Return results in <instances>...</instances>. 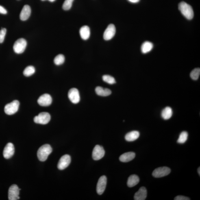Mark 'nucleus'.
Instances as JSON below:
<instances>
[{
    "mask_svg": "<svg viewBox=\"0 0 200 200\" xmlns=\"http://www.w3.org/2000/svg\"><path fill=\"white\" fill-rule=\"evenodd\" d=\"M68 96L72 103L77 104L80 100V96L78 90L77 88H72L68 92Z\"/></svg>",
    "mask_w": 200,
    "mask_h": 200,
    "instance_id": "obj_10",
    "label": "nucleus"
},
{
    "mask_svg": "<svg viewBox=\"0 0 200 200\" xmlns=\"http://www.w3.org/2000/svg\"><path fill=\"white\" fill-rule=\"evenodd\" d=\"M135 157V153L133 152H128L123 154L119 157V160L121 162H129Z\"/></svg>",
    "mask_w": 200,
    "mask_h": 200,
    "instance_id": "obj_18",
    "label": "nucleus"
},
{
    "mask_svg": "<svg viewBox=\"0 0 200 200\" xmlns=\"http://www.w3.org/2000/svg\"><path fill=\"white\" fill-rule=\"evenodd\" d=\"M35 68L32 66H29L27 67L24 70L23 75L26 77H30L35 73Z\"/></svg>",
    "mask_w": 200,
    "mask_h": 200,
    "instance_id": "obj_24",
    "label": "nucleus"
},
{
    "mask_svg": "<svg viewBox=\"0 0 200 200\" xmlns=\"http://www.w3.org/2000/svg\"><path fill=\"white\" fill-rule=\"evenodd\" d=\"M106 183L107 178L106 176H102L100 177L96 187V191L99 195L103 193L106 187Z\"/></svg>",
    "mask_w": 200,
    "mask_h": 200,
    "instance_id": "obj_12",
    "label": "nucleus"
},
{
    "mask_svg": "<svg viewBox=\"0 0 200 200\" xmlns=\"http://www.w3.org/2000/svg\"><path fill=\"white\" fill-rule=\"evenodd\" d=\"M51 117L49 113L43 112L40 113L38 115L35 116L34 121L35 123L46 125L50 121Z\"/></svg>",
    "mask_w": 200,
    "mask_h": 200,
    "instance_id": "obj_5",
    "label": "nucleus"
},
{
    "mask_svg": "<svg viewBox=\"0 0 200 200\" xmlns=\"http://www.w3.org/2000/svg\"><path fill=\"white\" fill-rule=\"evenodd\" d=\"M52 151V149L49 144H45L41 146L37 152V156L39 160L42 162L45 161L47 160L48 156Z\"/></svg>",
    "mask_w": 200,
    "mask_h": 200,
    "instance_id": "obj_2",
    "label": "nucleus"
},
{
    "mask_svg": "<svg viewBox=\"0 0 200 200\" xmlns=\"http://www.w3.org/2000/svg\"><path fill=\"white\" fill-rule=\"evenodd\" d=\"M198 173L199 174V175L200 176V167L198 168Z\"/></svg>",
    "mask_w": 200,
    "mask_h": 200,
    "instance_id": "obj_34",
    "label": "nucleus"
},
{
    "mask_svg": "<svg viewBox=\"0 0 200 200\" xmlns=\"http://www.w3.org/2000/svg\"><path fill=\"white\" fill-rule=\"evenodd\" d=\"M140 136L138 131H132L127 133L125 135V140L128 142H132L136 140Z\"/></svg>",
    "mask_w": 200,
    "mask_h": 200,
    "instance_id": "obj_19",
    "label": "nucleus"
},
{
    "mask_svg": "<svg viewBox=\"0 0 200 200\" xmlns=\"http://www.w3.org/2000/svg\"><path fill=\"white\" fill-rule=\"evenodd\" d=\"M17 185H13L9 188L8 199L9 200H17L20 199L19 190Z\"/></svg>",
    "mask_w": 200,
    "mask_h": 200,
    "instance_id": "obj_6",
    "label": "nucleus"
},
{
    "mask_svg": "<svg viewBox=\"0 0 200 200\" xmlns=\"http://www.w3.org/2000/svg\"><path fill=\"white\" fill-rule=\"evenodd\" d=\"M27 46V41L23 38H20L15 42L13 49L16 53L21 54L25 51Z\"/></svg>",
    "mask_w": 200,
    "mask_h": 200,
    "instance_id": "obj_3",
    "label": "nucleus"
},
{
    "mask_svg": "<svg viewBox=\"0 0 200 200\" xmlns=\"http://www.w3.org/2000/svg\"><path fill=\"white\" fill-rule=\"evenodd\" d=\"M65 58L64 55L59 54L56 56L54 59V62L56 65H60L64 64L65 62Z\"/></svg>",
    "mask_w": 200,
    "mask_h": 200,
    "instance_id": "obj_26",
    "label": "nucleus"
},
{
    "mask_svg": "<svg viewBox=\"0 0 200 200\" xmlns=\"http://www.w3.org/2000/svg\"><path fill=\"white\" fill-rule=\"evenodd\" d=\"M129 2L132 3H137L140 2V0H128Z\"/></svg>",
    "mask_w": 200,
    "mask_h": 200,
    "instance_id": "obj_33",
    "label": "nucleus"
},
{
    "mask_svg": "<svg viewBox=\"0 0 200 200\" xmlns=\"http://www.w3.org/2000/svg\"><path fill=\"white\" fill-rule=\"evenodd\" d=\"M52 98L48 94H44L41 96L38 100L39 105L43 106H47L51 105L52 103Z\"/></svg>",
    "mask_w": 200,
    "mask_h": 200,
    "instance_id": "obj_13",
    "label": "nucleus"
},
{
    "mask_svg": "<svg viewBox=\"0 0 200 200\" xmlns=\"http://www.w3.org/2000/svg\"><path fill=\"white\" fill-rule=\"evenodd\" d=\"M200 75V69L197 68L194 69L190 73L191 78L194 80H197L199 78Z\"/></svg>",
    "mask_w": 200,
    "mask_h": 200,
    "instance_id": "obj_27",
    "label": "nucleus"
},
{
    "mask_svg": "<svg viewBox=\"0 0 200 200\" xmlns=\"http://www.w3.org/2000/svg\"><path fill=\"white\" fill-rule=\"evenodd\" d=\"M74 0H65L62 5V8L65 10H68L71 8Z\"/></svg>",
    "mask_w": 200,
    "mask_h": 200,
    "instance_id": "obj_29",
    "label": "nucleus"
},
{
    "mask_svg": "<svg viewBox=\"0 0 200 200\" xmlns=\"http://www.w3.org/2000/svg\"><path fill=\"white\" fill-rule=\"evenodd\" d=\"M79 33L81 39L84 40H88L90 35V27L86 25L83 26L80 29Z\"/></svg>",
    "mask_w": 200,
    "mask_h": 200,
    "instance_id": "obj_17",
    "label": "nucleus"
},
{
    "mask_svg": "<svg viewBox=\"0 0 200 200\" xmlns=\"http://www.w3.org/2000/svg\"><path fill=\"white\" fill-rule=\"evenodd\" d=\"M188 133L186 131H183L179 135L177 140L178 143L182 144L186 141L188 137Z\"/></svg>",
    "mask_w": 200,
    "mask_h": 200,
    "instance_id": "obj_25",
    "label": "nucleus"
},
{
    "mask_svg": "<svg viewBox=\"0 0 200 200\" xmlns=\"http://www.w3.org/2000/svg\"><path fill=\"white\" fill-rule=\"evenodd\" d=\"M41 1H45V0H41ZM48 1H49L50 2H53L55 1L56 0H48Z\"/></svg>",
    "mask_w": 200,
    "mask_h": 200,
    "instance_id": "obj_35",
    "label": "nucleus"
},
{
    "mask_svg": "<svg viewBox=\"0 0 200 200\" xmlns=\"http://www.w3.org/2000/svg\"><path fill=\"white\" fill-rule=\"evenodd\" d=\"M116 33V28L114 24H111L108 26L103 33V38L105 40H111Z\"/></svg>",
    "mask_w": 200,
    "mask_h": 200,
    "instance_id": "obj_9",
    "label": "nucleus"
},
{
    "mask_svg": "<svg viewBox=\"0 0 200 200\" xmlns=\"http://www.w3.org/2000/svg\"><path fill=\"white\" fill-rule=\"evenodd\" d=\"M71 162V157L69 155H65L61 157L59 160L57 168L59 170H62L65 169L69 165Z\"/></svg>",
    "mask_w": 200,
    "mask_h": 200,
    "instance_id": "obj_11",
    "label": "nucleus"
},
{
    "mask_svg": "<svg viewBox=\"0 0 200 200\" xmlns=\"http://www.w3.org/2000/svg\"><path fill=\"white\" fill-rule=\"evenodd\" d=\"M179 9L187 19L191 20L194 18L193 9L190 5L184 2H181L179 5Z\"/></svg>",
    "mask_w": 200,
    "mask_h": 200,
    "instance_id": "obj_1",
    "label": "nucleus"
},
{
    "mask_svg": "<svg viewBox=\"0 0 200 200\" xmlns=\"http://www.w3.org/2000/svg\"><path fill=\"white\" fill-rule=\"evenodd\" d=\"M173 112L171 108L169 107H166L163 109L161 113V116L165 120H168L171 118Z\"/></svg>",
    "mask_w": 200,
    "mask_h": 200,
    "instance_id": "obj_22",
    "label": "nucleus"
},
{
    "mask_svg": "<svg viewBox=\"0 0 200 200\" xmlns=\"http://www.w3.org/2000/svg\"><path fill=\"white\" fill-rule=\"evenodd\" d=\"M31 12V8L28 5L24 6L20 13V19L23 21L27 20L30 16Z\"/></svg>",
    "mask_w": 200,
    "mask_h": 200,
    "instance_id": "obj_15",
    "label": "nucleus"
},
{
    "mask_svg": "<svg viewBox=\"0 0 200 200\" xmlns=\"http://www.w3.org/2000/svg\"><path fill=\"white\" fill-rule=\"evenodd\" d=\"M15 152V148L14 144L11 143H9L6 144L4 149L3 156L4 158L9 159L14 155Z\"/></svg>",
    "mask_w": 200,
    "mask_h": 200,
    "instance_id": "obj_14",
    "label": "nucleus"
},
{
    "mask_svg": "<svg viewBox=\"0 0 200 200\" xmlns=\"http://www.w3.org/2000/svg\"><path fill=\"white\" fill-rule=\"evenodd\" d=\"M19 105V102L17 100H15L12 102L7 104L5 107V113L8 115L15 114L18 110Z\"/></svg>",
    "mask_w": 200,
    "mask_h": 200,
    "instance_id": "obj_4",
    "label": "nucleus"
},
{
    "mask_svg": "<svg viewBox=\"0 0 200 200\" xmlns=\"http://www.w3.org/2000/svg\"><path fill=\"white\" fill-rule=\"evenodd\" d=\"M153 46V44L151 42L146 41L144 42L141 48L142 53L145 54L149 52L152 49Z\"/></svg>",
    "mask_w": 200,
    "mask_h": 200,
    "instance_id": "obj_23",
    "label": "nucleus"
},
{
    "mask_svg": "<svg viewBox=\"0 0 200 200\" xmlns=\"http://www.w3.org/2000/svg\"><path fill=\"white\" fill-rule=\"evenodd\" d=\"M103 80L108 84L112 85L116 83L114 78L109 75H103L102 77Z\"/></svg>",
    "mask_w": 200,
    "mask_h": 200,
    "instance_id": "obj_28",
    "label": "nucleus"
},
{
    "mask_svg": "<svg viewBox=\"0 0 200 200\" xmlns=\"http://www.w3.org/2000/svg\"><path fill=\"white\" fill-rule=\"evenodd\" d=\"M171 170L167 167H162L156 169L152 173L153 177L156 178L161 177L168 175L170 173Z\"/></svg>",
    "mask_w": 200,
    "mask_h": 200,
    "instance_id": "obj_7",
    "label": "nucleus"
},
{
    "mask_svg": "<svg viewBox=\"0 0 200 200\" xmlns=\"http://www.w3.org/2000/svg\"><path fill=\"white\" fill-rule=\"evenodd\" d=\"M7 13V11L4 7L0 5V14H6Z\"/></svg>",
    "mask_w": 200,
    "mask_h": 200,
    "instance_id": "obj_32",
    "label": "nucleus"
},
{
    "mask_svg": "<svg viewBox=\"0 0 200 200\" xmlns=\"http://www.w3.org/2000/svg\"><path fill=\"white\" fill-rule=\"evenodd\" d=\"M6 33V29L5 28H2L0 31V43L4 41Z\"/></svg>",
    "mask_w": 200,
    "mask_h": 200,
    "instance_id": "obj_30",
    "label": "nucleus"
},
{
    "mask_svg": "<svg viewBox=\"0 0 200 200\" xmlns=\"http://www.w3.org/2000/svg\"><path fill=\"white\" fill-rule=\"evenodd\" d=\"M105 154V151L102 146L96 145L92 152V158L94 160H98L103 158Z\"/></svg>",
    "mask_w": 200,
    "mask_h": 200,
    "instance_id": "obj_8",
    "label": "nucleus"
},
{
    "mask_svg": "<svg viewBox=\"0 0 200 200\" xmlns=\"http://www.w3.org/2000/svg\"><path fill=\"white\" fill-rule=\"evenodd\" d=\"M96 94L98 95L102 96H107L112 93L111 91L107 88H103L101 87L98 86L95 89Z\"/></svg>",
    "mask_w": 200,
    "mask_h": 200,
    "instance_id": "obj_21",
    "label": "nucleus"
},
{
    "mask_svg": "<svg viewBox=\"0 0 200 200\" xmlns=\"http://www.w3.org/2000/svg\"><path fill=\"white\" fill-rule=\"evenodd\" d=\"M140 178L136 175H132L130 176L128 179L127 185L129 187H134L140 182Z\"/></svg>",
    "mask_w": 200,
    "mask_h": 200,
    "instance_id": "obj_20",
    "label": "nucleus"
},
{
    "mask_svg": "<svg viewBox=\"0 0 200 200\" xmlns=\"http://www.w3.org/2000/svg\"><path fill=\"white\" fill-rule=\"evenodd\" d=\"M190 198L185 197V196L180 195L176 196L175 199H174L175 200H190Z\"/></svg>",
    "mask_w": 200,
    "mask_h": 200,
    "instance_id": "obj_31",
    "label": "nucleus"
},
{
    "mask_svg": "<svg viewBox=\"0 0 200 200\" xmlns=\"http://www.w3.org/2000/svg\"><path fill=\"white\" fill-rule=\"evenodd\" d=\"M147 191L145 187H142L134 195L135 200H144L147 197Z\"/></svg>",
    "mask_w": 200,
    "mask_h": 200,
    "instance_id": "obj_16",
    "label": "nucleus"
}]
</instances>
